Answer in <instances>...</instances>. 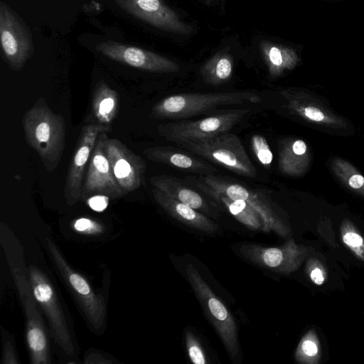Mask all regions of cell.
<instances>
[{
  "instance_id": "3",
  "label": "cell",
  "mask_w": 364,
  "mask_h": 364,
  "mask_svg": "<svg viewBox=\"0 0 364 364\" xmlns=\"http://www.w3.org/2000/svg\"><path fill=\"white\" fill-rule=\"evenodd\" d=\"M182 148L229 171L248 178L257 172L237 136L228 132L215 136L178 144Z\"/></svg>"
},
{
  "instance_id": "10",
  "label": "cell",
  "mask_w": 364,
  "mask_h": 364,
  "mask_svg": "<svg viewBox=\"0 0 364 364\" xmlns=\"http://www.w3.org/2000/svg\"><path fill=\"white\" fill-rule=\"evenodd\" d=\"M285 107L302 121L330 132L347 131L349 122L308 91L287 87L281 92Z\"/></svg>"
},
{
  "instance_id": "13",
  "label": "cell",
  "mask_w": 364,
  "mask_h": 364,
  "mask_svg": "<svg viewBox=\"0 0 364 364\" xmlns=\"http://www.w3.org/2000/svg\"><path fill=\"white\" fill-rule=\"evenodd\" d=\"M110 130V126L98 123L82 128L66 176L65 197L68 205H73L81 199L85 170L97 139L100 134Z\"/></svg>"
},
{
  "instance_id": "33",
  "label": "cell",
  "mask_w": 364,
  "mask_h": 364,
  "mask_svg": "<svg viewBox=\"0 0 364 364\" xmlns=\"http://www.w3.org/2000/svg\"><path fill=\"white\" fill-rule=\"evenodd\" d=\"M108 198L109 197L102 195L93 196L88 200L89 205L92 209L96 211H102L107 206Z\"/></svg>"
},
{
  "instance_id": "23",
  "label": "cell",
  "mask_w": 364,
  "mask_h": 364,
  "mask_svg": "<svg viewBox=\"0 0 364 364\" xmlns=\"http://www.w3.org/2000/svg\"><path fill=\"white\" fill-rule=\"evenodd\" d=\"M260 50L272 78L293 70L300 60L294 50L283 45L263 41L260 43Z\"/></svg>"
},
{
  "instance_id": "26",
  "label": "cell",
  "mask_w": 364,
  "mask_h": 364,
  "mask_svg": "<svg viewBox=\"0 0 364 364\" xmlns=\"http://www.w3.org/2000/svg\"><path fill=\"white\" fill-rule=\"evenodd\" d=\"M330 168L338 180L349 191L364 198V176L349 161L333 157Z\"/></svg>"
},
{
  "instance_id": "19",
  "label": "cell",
  "mask_w": 364,
  "mask_h": 364,
  "mask_svg": "<svg viewBox=\"0 0 364 364\" xmlns=\"http://www.w3.org/2000/svg\"><path fill=\"white\" fill-rule=\"evenodd\" d=\"M311 160L306 143L301 139L287 137L278 141V168L289 176L299 177L308 171Z\"/></svg>"
},
{
  "instance_id": "22",
  "label": "cell",
  "mask_w": 364,
  "mask_h": 364,
  "mask_svg": "<svg viewBox=\"0 0 364 364\" xmlns=\"http://www.w3.org/2000/svg\"><path fill=\"white\" fill-rule=\"evenodd\" d=\"M196 186L208 196L222 203L228 211L241 223L252 230H262V222L257 212L242 200H233L216 192L199 178H195Z\"/></svg>"
},
{
  "instance_id": "32",
  "label": "cell",
  "mask_w": 364,
  "mask_h": 364,
  "mask_svg": "<svg viewBox=\"0 0 364 364\" xmlns=\"http://www.w3.org/2000/svg\"><path fill=\"white\" fill-rule=\"evenodd\" d=\"M99 227L97 223L86 218H79L74 223V228L80 232L96 230Z\"/></svg>"
},
{
  "instance_id": "9",
  "label": "cell",
  "mask_w": 364,
  "mask_h": 364,
  "mask_svg": "<svg viewBox=\"0 0 364 364\" xmlns=\"http://www.w3.org/2000/svg\"><path fill=\"white\" fill-rule=\"evenodd\" d=\"M12 275L25 312L31 363L48 364L50 355L47 331L29 280L18 268L12 269Z\"/></svg>"
},
{
  "instance_id": "27",
  "label": "cell",
  "mask_w": 364,
  "mask_h": 364,
  "mask_svg": "<svg viewBox=\"0 0 364 364\" xmlns=\"http://www.w3.org/2000/svg\"><path fill=\"white\" fill-rule=\"evenodd\" d=\"M294 356L299 363L303 364H317L319 362L320 343L314 330H310L301 338Z\"/></svg>"
},
{
  "instance_id": "17",
  "label": "cell",
  "mask_w": 364,
  "mask_h": 364,
  "mask_svg": "<svg viewBox=\"0 0 364 364\" xmlns=\"http://www.w3.org/2000/svg\"><path fill=\"white\" fill-rule=\"evenodd\" d=\"M124 11L159 29L180 34H189L191 26L162 0H114Z\"/></svg>"
},
{
  "instance_id": "29",
  "label": "cell",
  "mask_w": 364,
  "mask_h": 364,
  "mask_svg": "<svg viewBox=\"0 0 364 364\" xmlns=\"http://www.w3.org/2000/svg\"><path fill=\"white\" fill-rule=\"evenodd\" d=\"M251 146L257 160L264 166H269L273 154L266 139L260 134H253L251 137Z\"/></svg>"
},
{
  "instance_id": "25",
  "label": "cell",
  "mask_w": 364,
  "mask_h": 364,
  "mask_svg": "<svg viewBox=\"0 0 364 364\" xmlns=\"http://www.w3.org/2000/svg\"><path fill=\"white\" fill-rule=\"evenodd\" d=\"M232 70V58L227 53L218 52L203 64L200 73L206 84L215 86L228 82Z\"/></svg>"
},
{
  "instance_id": "28",
  "label": "cell",
  "mask_w": 364,
  "mask_h": 364,
  "mask_svg": "<svg viewBox=\"0 0 364 364\" xmlns=\"http://www.w3.org/2000/svg\"><path fill=\"white\" fill-rule=\"evenodd\" d=\"M341 235L345 245L358 259L364 262V237L348 219L343 220Z\"/></svg>"
},
{
  "instance_id": "12",
  "label": "cell",
  "mask_w": 364,
  "mask_h": 364,
  "mask_svg": "<svg viewBox=\"0 0 364 364\" xmlns=\"http://www.w3.org/2000/svg\"><path fill=\"white\" fill-rule=\"evenodd\" d=\"M242 255L263 268L279 274H289L297 270L307 255V248L289 240L279 247H264L255 243H243Z\"/></svg>"
},
{
  "instance_id": "1",
  "label": "cell",
  "mask_w": 364,
  "mask_h": 364,
  "mask_svg": "<svg viewBox=\"0 0 364 364\" xmlns=\"http://www.w3.org/2000/svg\"><path fill=\"white\" fill-rule=\"evenodd\" d=\"M22 125L27 144L37 152L47 171L55 170L65 144L63 116L55 113L40 97L24 114Z\"/></svg>"
},
{
  "instance_id": "7",
  "label": "cell",
  "mask_w": 364,
  "mask_h": 364,
  "mask_svg": "<svg viewBox=\"0 0 364 364\" xmlns=\"http://www.w3.org/2000/svg\"><path fill=\"white\" fill-rule=\"evenodd\" d=\"M29 282L33 296L47 318L55 343L68 355H75V346L56 291L47 275L38 267H29Z\"/></svg>"
},
{
  "instance_id": "20",
  "label": "cell",
  "mask_w": 364,
  "mask_h": 364,
  "mask_svg": "<svg viewBox=\"0 0 364 364\" xmlns=\"http://www.w3.org/2000/svg\"><path fill=\"white\" fill-rule=\"evenodd\" d=\"M156 202L172 218L198 230L214 232L218 226L197 210L173 198L164 192L153 187L151 190Z\"/></svg>"
},
{
  "instance_id": "30",
  "label": "cell",
  "mask_w": 364,
  "mask_h": 364,
  "mask_svg": "<svg viewBox=\"0 0 364 364\" xmlns=\"http://www.w3.org/2000/svg\"><path fill=\"white\" fill-rule=\"evenodd\" d=\"M185 339L190 360L195 364L206 363L204 352L195 335L191 331H186Z\"/></svg>"
},
{
  "instance_id": "31",
  "label": "cell",
  "mask_w": 364,
  "mask_h": 364,
  "mask_svg": "<svg viewBox=\"0 0 364 364\" xmlns=\"http://www.w3.org/2000/svg\"><path fill=\"white\" fill-rule=\"evenodd\" d=\"M306 271L310 279L316 285L323 284L326 279V272L323 264L316 258L309 259Z\"/></svg>"
},
{
  "instance_id": "8",
  "label": "cell",
  "mask_w": 364,
  "mask_h": 364,
  "mask_svg": "<svg viewBox=\"0 0 364 364\" xmlns=\"http://www.w3.org/2000/svg\"><path fill=\"white\" fill-rule=\"evenodd\" d=\"M198 178L216 192L231 199L242 200L246 202L260 217L263 225L262 231L265 232L273 231L283 237L290 235L289 227L277 213L270 201L262 192L214 174Z\"/></svg>"
},
{
  "instance_id": "4",
  "label": "cell",
  "mask_w": 364,
  "mask_h": 364,
  "mask_svg": "<svg viewBox=\"0 0 364 364\" xmlns=\"http://www.w3.org/2000/svg\"><path fill=\"white\" fill-rule=\"evenodd\" d=\"M186 273L196 297L216 329L229 356L235 358L239 352V343L236 323L231 313L213 293L193 264L186 265Z\"/></svg>"
},
{
  "instance_id": "14",
  "label": "cell",
  "mask_w": 364,
  "mask_h": 364,
  "mask_svg": "<svg viewBox=\"0 0 364 364\" xmlns=\"http://www.w3.org/2000/svg\"><path fill=\"white\" fill-rule=\"evenodd\" d=\"M107 134L103 132L97 139L85 175L81 199L96 195L118 198L125 195L114 178L105 151V138Z\"/></svg>"
},
{
  "instance_id": "11",
  "label": "cell",
  "mask_w": 364,
  "mask_h": 364,
  "mask_svg": "<svg viewBox=\"0 0 364 364\" xmlns=\"http://www.w3.org/2000/svg\"><path fill=\"white\" fill-rule=\"evenodd\" d=\"M0 41L9 68L21 70L34 52L33 37L23 19L3 1L0 2Z\"/></svg>"
},
{
  "instance_id": "16",
  "label": "cell",
  "mask_w": 364,
  "mask_h": 364,
  "mask_svg": "<svg viewBox=\"0 0 364 364\" xmlns=\"http://www.w3.org/2000/svg\"><path fill=\"white\" fill-rule=\"evenodd\" d=\"M96 50L109 59L148 72L172 73L180 70L178 63L166 57L118 42H101Z\"/></svg>"
},
{
  "instance_id": "2",
  "label": "cell",
  "mask_w": 364,
  "mask_h": 364,
  "mask_svg": "<svg viewBox=\"0 0 364 364\" xmlns=\"http://www.w3.org/2000/svg\"><path fill=\"white\" fill-rule=\"evenodd\" d=\"M262 97L250 91L213 93H179L156 102L151 110L154 119H179L191 117L220 106L259 103Z\"/></svg>"
},
{
  "instance_id": "6",
  "label": "cell",
  "mask_w": 364,
  "mask_h": 364,
  "mask_svg": "<svg viewBox=\"0 0 364 364\" xmlns=\"http://www.w3.org/2000/svg\"><path fill=\"white\" fill-rule=\"evenodd\" d=\"M250 112L247 109L226 112L197 120H181L157 126L159 134L176 144L207 139L230 130Z\"/></svg>"
},
{
  "instance_id": "24",
  "label": "cell",
  "mask_w": 364,
  "mask_h": 364,
  "mask_svg": "<svg viewBox=\"0 0 364 364\" xmlns=\"http://www.w3.org/2000/svg\"><path fill=\"white\" fill-rule=\"evenodd\" d=\"M119 105L118 93L105 81L95 85L92 99V110L98 124L109 126L115 119Z\"/></svg>"
},
{
  "instance_id": "34",
  "label": "cell",
  "mask_w": 364,
  "mask_h": 364,
  "mask_svg": "<svg viewBox=\"0 0 364 364\" xmlns=\"http://www.w3.org/2000/svg\"><path fill=\"white\" fill-rule=\"evenodd\" d=\"M3 363H18L16 355L11 343L8 341L4 348L3 352Z\"/></svg>"
},
{
  "instance_id": "18",
  "label": "cell",
  "mask_w": 364,
  "mask_h": 364,
  "mask_svg": "<svg viewBox=\"0 0 364 364\" xmlns=\"http://www.w3.org/2000/svg\"><path fill=\"white\" fill-rule=\"evenodd\" d=\"M143 154L150 161L190 173L208 176L218 171L205 159L171 146L149 147L143 150Z\"/></svg>"
},
{
  "instance_id": "21",
  "label": "cell",
  "mask_w": 364,
  "mask_h": 364,
  "mask_svg": "<svg viewBox=\"0 0 364 364\" xmlns=\"http://www.w3.org/2000/svg\"><path fill=\"white\" fill-rule=\"evenodd\" d=\"M149 182L153 187L196 210L206 213L210 211L204 198L176 177L158 175L151 177Z\"/></svg>"
},
{
  "instance_id": "15",
  "label": "cell",
  "mask_w": 364,
  "mask_h": 364,
  "mask_svg": "<svg viewBox=\"0 0 364 364\" xmlns=\"http://www.w3.org/2000/svg\"><path fill=\"white\" fill-rule=\"evenodd\" d=\"M105 151L109 161L114 178L127 194L138 189L144 178L146 163L117 139L105 138Z\"/></svg>"
},
{
  "instance_id": "5",
  "label": "cell",
  "mask_w": 364,
  "mask_h": 364,
  "mask_svg": "<svg viewBox=\"0 0 364 364\" xmlns=\"http://www.w3.org/2000/svg\"><path fill=\"white\" fill-rule=\"evenodd\" d=\"M47 247L55 267L85 314L87 321L96 331H102L105 326L106 315L104 297L96 293L87 279L68 264L52 240H47Z\"/></svg>"
}]
</instances>
